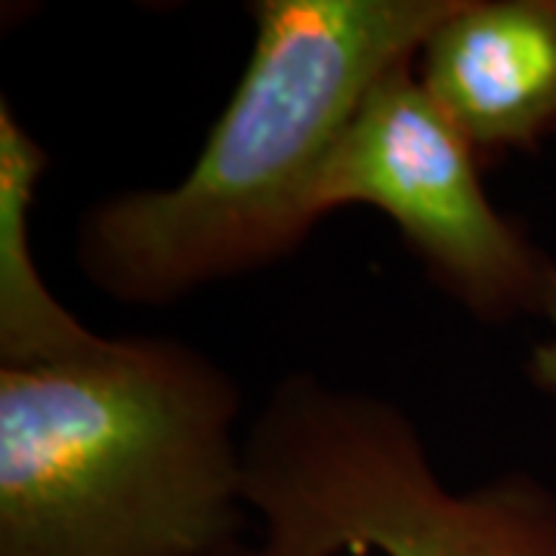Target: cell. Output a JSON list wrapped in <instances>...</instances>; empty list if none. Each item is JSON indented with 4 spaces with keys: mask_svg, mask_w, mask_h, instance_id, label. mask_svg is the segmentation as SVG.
<instances>
[{
    "mask_svg": "<svg viewBox=\"0 0 556 556\" xmlns=\"http://www.w3.org/2000/svg\"><path fill=\"white\" fill-rule=\"evenodd\" d=\"M455 3H254L251 60L192 170L93 207L84 276L124 303H167L291 254L325 217L321 177L365 97L417 60Z\"/></svg>",
    "mask_w": 556,
    "mask_h": 556,
    "instance_id": "6da1fadb",
    "label": "cell"
},
{
    "mask_svg": "<svg viewBox=\"0 0 556 556\" xmlns=\"http://www.w3.org/2000/svg\"><path fill=\"white\" fill-rule=\"evenodd\" d=\"M239 405L174 338L0 365V556H232Z\"/></svg>",
    "mask_w": 556,
    "mask_h": 556,
    "instance_id": "7a4b0ae2",
    "label": "cell"
},
{
    "mask_svg": "<svg viewBox=\"0 0 556 556\" xmlns=\"http://www.w3.org/2000/svg\"><path fill=\"white\" fill-rule=\"evenodd\" d=\"M241 492L266 535L232 556H556V495L538 479L452 495L405 412L309 375L254 420Z\"/></svg>",
    "mask_w": 556,
    "mask_h": 556,
    "instance_id": "3957f363",
    "label": "cell"
},
{
    "mask_svg": "<svg viewBox=\"0 0 556 556\" xmlns=\"http://www.w3.org/2000/svg\"><path fill=\"white\" fill-rule=\"evenodd\" d=\"M321 214L371 204L473 316L538 313L551 260L489 201L473 142L412 75L396 68L365 97L318 192Z\"/></svg>",
    "mask_w": 556,
    "mask_h": 556,
    "instance_id": "277c9868",
    "label": "cell"
},
{
    "mask_svg": "<svg viewBox=\"0 0 556 556\" xmlns=\"http://www.w3.org/2000/svg\"><path fill=\"white\" fill-rule=\"evenodd\" d=\"M415 62L477 152H529L556 134V0H457Z\"/></svg>",
    "mask_w": 556,
    "mask_h": 556,
    "instance_id": "5b68a950",
    "label": "cell"
},
{
    "mask_svg": "<svg viewBox=\"0 0 556 556\" xmlns=\"http://www.w3.org/2000/svg\"><path fill=\"white\" fill-rule=\"evenodd\" d=\"M43 155L10 109L0 115V232H3V288H0V358L31 362L60 356L90 338L75 318L53 303L28 257L25 211L38 182Z\"/></svg>",
    "mask_w": 556,
    "mask_h": 556,
    "instance_id": "8992f818",
    "label": "cell"
},
{
    "mask_svg": "<svg viewBox=\"0 0 556 556\" xmlns=\"http://www.w3.org/2000/svg\"><path fill=\"white\" fill-rule=\"evenodd\" d=\"M538 316L547 318L551 334L538 340L529 356V380L538 390L556 396V263H551L547 278H544V291H541V303H538Z\"/></svg>",
    "mask_w": 556,
    "mask_h": 556,
    "instance_id": "52a82bcc",
    "label": "cell"
}]
</instances>
